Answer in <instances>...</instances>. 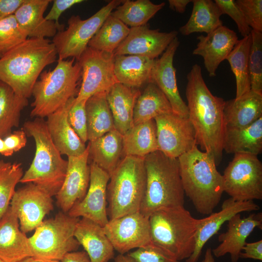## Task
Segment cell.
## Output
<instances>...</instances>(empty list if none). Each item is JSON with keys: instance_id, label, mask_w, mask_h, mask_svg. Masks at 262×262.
Listing matches in <instances>:
<instances>
[{"instance_id": "cell-4", "label": "cell", "mask_w": 262, "mask_h": 262, "mask_svg": "<svg viewBox=\"0 0 262 262\" xmlns=\"http://www.w3.org/2000/svg\"><path fill=\"white\" fill-rule=\"evenodd\" d=\"M22 129L27 136L33 138L35 151L20 182L33 183L51 196H56L64 181L67 161L62 158L53 143L44 118L35 117L28 120L24 123Z\"/></svg>"}, {"instance_id": "cell-30", "label": "cell", "mask_w": 262, "mask_h": 262, "mask_svg": "<svg viewBox=\"0 0 262 262\" xmlns=\"http://www.w3.org/2000/svg\"><path fill=\"white\" fill-rule=\"evenodd\" d=\"M155 61L139 55H115L114 70L117 82L135 88L148 83Z\"/></svg>"}, {"instance_id": "cell-50", "label": "cell", "mask_w": 262, "mask_h": 262, "mask_svg": "<svg viewBox=\"0 0 262 262\" xmlns=\"http://www.w3.org/2000/svg\"><path fill=\"white\" fill-rule=\"evenodd\" d=\"M24 0H0V19L13 15Z\"/></svg>"}, {"instance_id": "cell-13", "label": "cell", "mask_w": 262, "mask_h": 262, "mask_svg": "<svg viewBox=\"0 0 262 262\" xmlns=\"http://www.w3.org/2000/svg\"><path fill=\"white\" fill-rule=\"evenodd\" d=\"M154 120L158 150L166 156L178 158L196 145L195 131L188 117L172 112Z\"/></svg>"}, {"instance_id": "cell-21", "label": "cell", "mask_w": 262, "mask_h": 262, "mask_svg": "<svg viewBox=\"0 0 262 262\" xmlns=\"http://www.w3.org/2000/svg\"><path fill=\"white\" fill-rule=\"evenodd\" d=\"M228 222L227 230L219 235L218 240L221 243L212 249V253L216 258L229 254L231 262H238L247 238L256 228L262 229V213H252L243 218L238 213Z\"/></svg>"}, {"instance_id": "cell-43", "label": "cell", "mask_w": 262, "mask_h": 262, "mask_svg": "<svg viewBox=\"0 0 262 262\" xmlns=\"http://www.w3.org/2000/svg\"><path fill=\"white\" fill-rule=\"evenodd\" d=\"M128 255L136 262H180L169 252L152 243Z\"/></svg>"}, {"instance_id": "cell-22", "label": "cell", "mask_w": 262, "mask_h": 262, "mask_svg": "<svg viewBox=\"0 0 262 262\" xmlns=\"http://www.w3.org/2000/svg\"><path fill=\"white\" fill-rule=\"evenodd\" d=\"M259 209L258 205L252 200L237 201L231 197L224 200L220 211L213 213L209 216L201 219L196 236L194 251L185 262H197L206 243L234 215L242 212L257 211Z\"/></svg>"}, {"instance_id": "cell-41", "label": "cell", "mask_w": 262, "mask_h": 262, "mask_svg": "<svg viewBox=\"0 0 262 262\" xmlns=\"http://www.w3.org/2000/svg\"><path fill=\"white\" fill-rule=\"evenodd\" d=\"M248 57L251 90L262 93V32L251 30Z\"/></svg>"}, {"instance_id": "cell-49", "label": "cell", "mask_w": 262, "mask_h": 262, "mask_svg": "<svg viewBox=\"0 0 262 262\" xmlns=\"http://www.w3.org/2000/svg\"><path fill=\"white\" fill-rule=\"evenodd\" d=\"M262 261V240L246 243L240 254V259Z\"/></svg>"}, {"instance_id": "cell-12", "label": "cell", "mask_w": 262, "mask_h": 262, "mask_svg": "<svg viewBox=\"0 0 262 262\" xmlns=\"http://www.w3.org/2000/svg\"><path fill=\"white\" fill-rule=\"evenodd\" d=\"M114 53L87 47L77 60L82 69V82L75 102L87 100L93 95L107 92L118 82L114 70Z\"/></svg>"}, {"instance_id": "cell-25", "label": "cell", "mask_w": 262, "mask_h": 262, "mask_svg": "<svg viewBox=\"0 0 262 262\" xmlns=\"http://www.w3.org/2000/svg\"><path fill=\"white\" fill-rule=\"evenodd\" d=\"M51 0H24L14 16L28 38L53 37L57 32L62 31L53 21L44 16Z\"/></svg>"}, {"instance_id": "cell-20", "label": "cell", "mask_w": 262, "mask_h": 262, "mask_svg": "<svg viewBox=\"0 0 262 262\" xmlns=\"http://www.w3.org/2000/svg\"><path fill=\"white\" fill-rule=\"evenodd\" d=\"M198 42L193 54L201 56L209 76H216L220 63L229 54L238 38L237 33L226 26L222 25L206 35L197 36Z\"/></svg>"}, {"instance_id": "cell-27", "label": "cell", "mask_w": 262, "mask_h": 262, "mask_svg": "<svg viewBox=\"0 0 262 262\" xmlns=\"http://www.w3.org/2000/svg\"><path fill=\"white\" fill-rule=\"evenodd\" d=\"M141 93L138 88L115 83L106 92L115 129L124 135L133 126V110Z\"/></svg>"}, {"instance_id": "cell-14", "label": "cell", "mask_w": 262, "mask_h": 262, "mask_svg": "<svg viewBox=\"0 0 262 262\" xmlns=\"http://www.w3.org/2000/svg\"><path fill=\"white\" fill-rule=\"evenodd\" d=\"M103 228L114 249L119 254L151 243L148 217L140 211L110 219Z\"/></svg>"}, {"instance_id": "cell-16", "label": "cell", "mask_w": 262, "mask_h": 262, "mask_svg": "<svg viewBox=\"0 0 262 262\" xmlns=\"http://www.w3.org/2000/svg\"><path fill=\"white\" fill-rule=\"evenodd\" d=\"M90 168V182L85 196L67 213L71 217L88 219L103 227L109 221L107 188L110 176L93 162Z\"/></svg>"}, {"instance_id": "cell-59", "label": "cell", "mask_w": 262, "mask_h": 262, "mask_svg": "<svg viewBox=\"0 0 262 262\" xmlns=\"http://www.w3.org/2000/svg\"><path fill=\"white\" fill-rule=\"evenodd\" d=\"M0 262H3L2 260L0 259Z\"/></svg>"}, {"instance_id": "cell-28", "label": "cell", "mask_w": 262, "mask_h": 262, "mask_svg": "<svg viewBox=\"0 0 262 262\" xmlns=\"http://www.w3.org/2000/svg\"><path fill=\"white\" fill-rule=\"evenodd\" d=\"M262 116V93L250 90L238 98L225 101L226 128H243Z\"/></svg>"}, {"instance_id": "cell-58", "label": "cell", "mask_w": 262, "mask_h": 262, "mask_svg": "<svg viewBox=\"0 0 262 262\" xmlns=\"http://www.w3.org/2000/svg\"><path fill=\"white\" fill-rule=\"evenodd\" d=\"M2 56V55L0 54V58Z\"/></svg>"}, {"instance_id": "cell-54", "label": "cell", "mask_w": 262, "mask_h": 262, "mask_svg": "<svg viewBox=\"0 0 262 262\" xmlns=\"http://www.w3.org/2000/svg\"><path fill=\"white\" fill-rule=\"evenodd\" d=\"M0 154L6 157L13 155L6 147L4 139L1 137H0Z\"/></svg>"}, {"instance_id": "cell-48", "label": "cell", "mask_w": 262, "mask_h": 262, "mask_svg": "<svg viewBox=\"0 0 262 262\" xmlns=\"http://www.w3.org/2000/svg\"><path fill=\"white\" fill-rule=\"evenodd\" d=\"M3 139L6 147L12 154L25 147L27 143V135L23 129L12 131Z\"/></svg>"}, {"instance_id": "cell-26", "label": "cell", "mask_w": 262, "mask_h": 262, "mask_svg": "<svg viewBox=\"0 0 262 262\" xmlns=\"http://www.w3.org/2000/svg\"><path fill=\"white\" fill-rule=\"evenodd\" d=\"M74 235L92 262H108L114 257V248L103 228L85 218L77 222Z\"/></svg>"}, {"instance_id": "cell-31", "label": "cell", "mask_w": 262, "mask_h": 262, "mask_svg": "<svg viewBox=\"0 0 262 262\" xmlns=\"http://www.w3.org/2000/svg\"><path fill=\"white\" fill-rule=\"evenodd\" d=\"M223 149L230 154L258 156L262 151V116L243 128H226Z\"/></svg>"}, {"instance_id": "cell-40", "label": "cell", "mask_w": 262, "mask_h": 262, "mask_svg": "<svg viewBox=\"0 0 262 262\" xmlns=\"http://www.w3.org/2000/svg\"><path fill=\"white\" fill-rule=\"evenodd\" d=\"M23 175L21 163L0 160V219L10 206L16 186Z\"/></svg>"}, {"instance_id": "cell-2", "label": "cell", "mask_w": 262, "mask_h": 262, "mask_svg": "<svg viewBox=\"0 0 262 262\" xmlns=\"http://www.w3.org/2000/svg\"><path fill=\"white\" fill-rule=\"evenodd\" d=\"M57 56L49 39L28 38L0 58V81L28 98L45 67L55 62Z\"/></svg>"}, {"instance_id": "cell-56", "label": "cell", "mask_w": 262, "mask_h": 262, "mask_svg": "<svg viewBox=\"0 0 262 262\" xmlns=\"http://www.w3.org/2000/svg\"><path fill=\"white\" fill-rule=\"evenodd\" d=\"M17 262H43L33 257H29L25 258Z\"/></svg>"}, {"instance_id": "cell-5", "label": "cell", "mask_w": 262, "mask_h": 262, "mask_svg": "<svg viewBox=\"0 0 262 262\" xmlns=\"http://www.w3.org/2000/svg\"><path fill=\"white\" fill-rule=\"evenodd\" d=\"M144 163L146 187L140 212L148 217L162 208L184 206L185 194L178 158L157 150L145 157Z\"/></svg>"}, {"instance_id": "cell-53", "label": "cell", "mask_w": 262, "mask_h": 262, "mask_svg": "<svg viewBox=\"0 0 262 262\" xmlns=\"http://www.w3.org/2000/svg\"><path fill=\"white\" fill-rule=\"evenodd\" d=\"M115 262H136L128 254H119L115 258Z\"/></svg>"}, {"instance_id": "cell-3", "label": "cell", "mask_w": 262, "mask_h": 262, "mask_svg": "<svg viewBox=\"0 0 262 262\" xmlns=\"http://www.w3.org/2000/svg\"><path fill=\"white\" fill-rule=\"evenodd\" d=\"M178 161L184 194L198 213L211 214L224 192L223 176L216 168L214 158L196 145Z\"/></svg>"}, {"instance_id": "cell-8", "label": "cell", "mask_w": 262, "mask_h": 262, "mask_svg": "<svg viewBox=\"0 0 262 262\" xmlns=\"http://www.w3.org/2000/svg\"><path fill=\"white\" fill-rule=\"evenodd\" d=\"M146 180L144 158L125 156L122 159L107 185L109 220L140 211Z\"/></svg>"}, {"instance_id": "cell-39", "label": "cell", "mask_w": 262, "mask_h": 262, "mask_svg": "<svg viewBox=\"0 0 262 262\" xmlns=\"http://www.w3.org/2000/svg\"><path fill=\"white\" fill-rule=\"evenodd\" d=\"M130 29L110 14L90 40L88 47L98 50L114 53L128 35Z\"/></svg>"}, {"instance_id": "cell-44", "label": "cell", "mask_w": 262, "mask_h": 262, "mask_svg": "<svg viewBox=\"0 0 262 262\" xmlns=\"http://www.w3.org/2000/svg\"><path fill=\"white\" fill-rule=\"evenodd\" d=\"M75 100L68 111L67 120L81 140L85 143L88 141L85 110L87 100H83L78 102H75Z\"/></svg>"}, {"instance_id": "cell-11", "label": "cell", "mask_w": 262, "mask_h": 262, "mask_svg": "<svg viewBox=\"0 0 262 262\" xmlns=\"http://www.w3.org/2000/svg\"><path fill=\"white\" fill-rule=\"evenodd\" d=\"M222 176L223 191L234 200L262 199V164L257 156L234 154Z\"/></svg>"}, {"instance_id": "cell-34", "label": "cell", "mask_w": 262, "mask_h": 262, "mask_svg": "<svg viewBox=\"0 0 262 262\" xmlns=\"http://www.w3.org/2000/svg\"><path fill=\"white\" fill-rule=\"evenodd\" d=\"M191 15L185 24L179 28L180 33L188 35L195 33L208 34L223 25L222 13L212 0H193Z\"/></svg>"}, {"instance_id": "cell-29", "label": "cell", "mask_w": 262, "mask_h": 262, "mask_svg": "<svg viewBox=\"0 0 262 262\" xmlns=\"http://www.w3.org/2000/svg\"><path fill=\"white\" fill-rule=\"evenodd\" d=\"M88 158L110 176L123 155L122 135L115 129L90 141Z\"/></svg>"}, {"instance_id": "cell-32", "label": "cell", "mask_w": 262, "mask_h": 262, "mask_svg": "<svg viewBox=\"0 0 262 262\" xmlns=\"http://www.w3.org/2000/svg\"><path fill=\"white\" fill-rule=\"evenodd\" d=\"M122 138L124 156L144 158L158 150L154 119L133 125L122 135Z\"/></svg>"}, {"instance_id": "cell-38", "label": "cell", "mask_w": 262, "mask_h": 262, "mask_svg": "<svg viewBox=\"0 0 262 262\" xmlns=\"http://www.w3.org/2000/svg\"><path fill=\"white\" fill-rule=\"evenodd\" d=\"M164 5V2L154 4L149 0H127L111 14L126 25L137 27L146 25Z\"/></svg>"}, {"instance_id": "cell-23", "label": "cell", "mask_w": 262, "mask_h": 262, "mask_svg": "<svg viewBox=\"0 0 262 262\" xmlns=\"http://www.w3.org/2000/svg\"><path fill=\"white\" fill-rule=\"evenodd\" d=\"M76 97L70 99L64 106L49 115L46 120L51 139L61 155L77 156L86 148L84 143L69 125L68 111Z\"/></svg>"}, {"instance_id": "cell-37", "label": "cell", "mask_w": 262, "mask_h": 262, "mask_svg": "<svg viewBox=\"0 0 262 262\" xmlns=\"http://www.w3.org/2000/svg\"><path fill=\"white\" fill-rule=\"evenodd\" d=\"M251 43L250 34L238 40L226 60L236 79V97L238 98L251 90L248 57Z\"/></svg>"}, {"instance_id": "cell-57", "label": "cell", "mask_w": 262, "mask_h": 262, "mask_svg": "<svg viewBox=\"0 0 262 262\" xmlns=\"http://www.w3.org/2000/svg\"><path fill=\"white\" fill-rule=\"evenodd\" d=\"M46 262H62L60 261H47Z\"/></svg>"}, {"instance_id": "cell-7", "label": "cell", "mask_w": 262, "mask_h": 262, "mask_svg": "<svg viewBox=\"0 0 262 262\" xmlns=\"http://www.w3.org/2000/svg\"><path fill=\"white\" fill-rule=\"evenodd\" d=\"M75 58L58 59L52 70L43 71L34 84L30 116L44 118L76 97L82 69Z\"/></svg>"}, {"instance_id": "cell-15", "label": "cell", "mask_w": 262, "mask_h": 262, "mask_svg": "<svg viewBox=\"0 0 262 262\" xmlns=\"http://www.w3.org/2000/svg\"><path fill=\"white\" fill-rule=\"evenodd\" d=\"M10 205L24 233L35 229L53 209L52 196L32 183L16 190Z\"/></svg>"}, {"instance_id": "cell-33", "label": "cell", "mask_w": 262, "mask_h": 262, "mask_svg": "<svg viewBox=\"0 0 262 262\" xmlns=\"http://www.w3.org/2000/svg\"><path fill=\"white\" fill-rule=\"evenodd\" d=\"M87 139L92 141L115 128L106 92H99L89 98L85 103Z\"/></svg>"}, {"instance_id": "cell-19", "label": "cell", "mask_w": 262, "mask_h": 262, "mask_svg": "<svg viewBox=\"0 0 262 262\" xmlns=\"http://www.w3.org/2000/svg\"><path fill=\"white\" fill-rule=\"evenodd\" d=\"M67 157L64 181L56 195L58 206L66 213L84 197L88 188L90 168L88 164V146L82 154Z\"/></svg>"}, {"instance_id": "cell-51", "label": "cell", "mask_w": 262, "mask_h": 262, "mask_svg": "<svg viewBox=\"0 0 262 262\" xmlns=\"http://www.w3.org/2000/svg\"><path fill=\"white\" fill-rule=\"evenodd\" d=\"M62 262H92L85 251H73L67 253Z\"/></svg>"}, {"instance_id": "cell-47", "label": "cell", "mask_w": 262, "mask_h": 262, "mask_svg": "<svg viewBox=\"0 0 262 262\" xmlns=\"http://www.w3.org/2000/svg\"><path fill=\"white\" fill-rule=\"evenodd\" d=\"M53 5L45 17L47 20L55 22L56 25L62 30L64 26L59 22V19L61 14L72 6L84 1L83 0H54Z\"/></svg>"}, {"instance_id": "cell-17", "label": "cell", "mask_w": 262, "mask_h": 262, "mask_svg": "<svg viewBox=\"0 0 262 262\" xmlns=\"http://www.w3.org/2000/svg\"><path fill=\"white\" fill-rule=\"evenodd\" d=\"M176 31L161 32L146 25L131 27L126 38L114 52L115 55H134L156 59L177 37Z\"/></svg>"}, {"instance_id": "cell-52", "label": "cell", "mask_w": 262, "mask_h": 262, "mask_svg": "<svg viewBox=\"0 0 262 262\" xmlns=\"http://www.w3.org/2000/svg\"><path fill=\"white\" fill-rule=\"evenodd\" d=\"M169 7L173 10L180 13H183L189 3L192 2L190 0H169Z\"/></svg>"}, {"instance_id": "cell-9", "label": "cell", "mask_w": 262, "mask_h": 262, "mask_svg": "<svg viewBox=\"0 0 262 262\" xmlns=\"http://www.w3.org/2000/svg\"><path fill=\"white\" fill-rule=\"evenodd\" d=\"M79 219L63 212L43 221L28 238L32 257L43 262L61 261L67 253L77 250L80 245L74 233Z\"/></svg>"}, {"instance_id": "cell-45", "label": "cell", "mask_w": 262, "mask_h": 262, "mask_svg": "<svg viewBox=\"0 0 262 262\" xmlns=\"http://www.w3.org/2000/svg\"><path fill=\"white\" fill-rule=\"evenodd\" d=\"M235 2L251 30L262 32V0H237Z\"/></svg>"}, {"instance_id": "cell-35", "label": "cell", "mask_w": 262, "mask_h": 262, "mask_svg": "<svg viewBox=\"0 0 262 262\" xmlns=\"http://www.w3.org/2000/svg\"><path fill=\"white\" fill-rule=\"evenodd\" d=\"M173 112L164 94L154 83L149 82L137 98L133 110V125Z\"/></svg>"}, {"instance_id": "cell-1", "label": "cell", "mask_w": 262, "mask_h": 262, "mask_svg": "<svg viewBox=\"0 0 262 262\" xmlns=\"http://www.w3.org/2000/svg\"><path fill=\"white\" fill-rule=\"evenodd\" d=\"M185 95L188 118L194 129L196 145L212 155L218 166L222 158L226 130L225 100L213 95L204 80L201 68L194 65L187 75Z\"/></svg>"}, {"instance_id": "cell-24", "label": "cell", "mask_w": 262, "mask_h": 262, "mask_svg": "<svg viewBox=\"0 0 262 262\" xmlns=\"http://www.w3.org/2000/svg\"><path fill=\"white\" fill-rule=\"evenodd\" d=\"M32 257L29 238L20 229L18 219L10 206L0 219V259L17 262Z\"/></svg>"}, {"instance_id": "cell-36", "label": "cell", "mask_w": 262, "mask_h": 262, "mask_svg": "<svg viewBox=\"0 0 262 262\" xmlns=\"http://www.w3.org/2000/svg\"><path fill=\"white\" fill-rule=\"evenodd\" d=\"M28 105V98L16 95L0 81V137L4 139L18 127L21 111Z\"/></svg>"}, {"instance_id": "cell-55", "label": "cell", "mask_w": 262, "mask_h": 262, "mask_svg": "<svg viewBox=\"0 0 262 262\" xmlns=\"http://www.w3.org/2000/svg\"><path fill=\"white\" fill-rule=\"evenodd\" d=\"M212 249L210 247L206 249L204 259L202 262H215Z\"/></svg>"}, {"instance_id": "cell-6", "label": "cell", "mask_w": 262, "mask_h": 262, "mask_svg": "<svg viewBox=\"0 0 262 262\" xmlns=\"http://www.w3.org/2000/svg\"><path fill=\"white\" fill-rule=\"evenodd\" d=\"M151 243L178 260L192 254L201 219L194 218L184 206L159 209L148 217Z\"/></svg>"}, {"instance_id": "cell-46", "label": "cell", "mask_w": 262, "mask_h": 262, "mask_svg": "<svg viewBox=\"0 0 262 262\" xmlns=\"http://www.w3.org/2000/svg\"><path fill=\"white\" fill-rule=\"evenodd\" d=\"M222 14L229 16L235 22L239 32L244 37L250 34L251 29L248 25L245 18L234 0H214Z\"/></svg>"}, {"instance_id": "cell-18", "label": "cell", "mask_w": 262, "mask_h": 262, "mask_svg": "<svg viewBox=\"0 0 262 262\" xmlns=\"http://www.w3.org/2000/svg\"><path fill=\"white\" fill-rule=\"evenodd\" d=\"M179 45L180 41L176 37L162 56L155 59L150 82L155 83L164 94L174 113L188 118L187 104L180 94L177 84L176 69L173 66L174 55Z\"/></svg>"}, {"instance_id": "cell-10", "label": "cell", "mask_w": 262, "mask_h": 262, "mask_svg": "<svg viewBox=\"0 0 262 262\" xmlns=\"http://www.w3.org/2000/svg\"><path fill=\"white\" fill-rule=\"evenodd\" d=\"M124 1L113 0L86 19L72 16L68 20L67 28L57 32L52 39L58 59L72 57L77 61L112 11Z\"/></svg>"}, {"instance_id": "cell-42", "label": "cell", "mask_w": 262, "mask_h": 262, "mask_svg": "<svg viewBox=\"0 0 262 262\" xmlns=\"http://www.w3.org/2000/svg\"><path fill=\"white\" fill-rule=\"evenodd\" d=\"M28 38L14 15L0 19V54H5Z\"/></svg>"}]
</instances>
